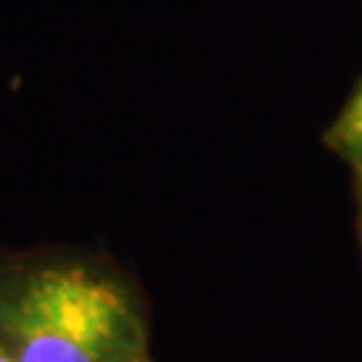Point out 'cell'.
Instances as JSON below:
<instances>
[{
	"mask_svg": "<svg viewBox=\"0 0 362 362\" xmlns=\"http://www.w3.org/2000/svg\"><path fill=\"white\" fill-rule=\"evenodd\" d=\"M0 349L13 362H156L129 274L54 247L0 252Z\"/></svg>",
	"mask_w": 362,
	"mask_h": 362,
	"instance_id": "1",
	"label": "cell"
},
{
	"mask_svg": "<svg viewBox=\"0 0 362 362\" xmlns=\"http://www.w3.org/2000/svg\"><path fill=\"white\" fill-rule=\"evenodd\" d=\"M325 145L351 169L354 177L362 175V81L344 103L336 121L327 127Z\"/></svg>",
	"mask_w": 362,
	"mask_h": 362,
	"instance_id": "2",
	"label": "cell"
},
{
	"mask_svg": "<svg viewBox=\"0 0 362 362\" xmlns=\"http://www.w3.org/2000/svg\"><path fill=\"white\" fill-rule=\"evenodd\" d=\"M354 191H357V226H360V245H362V175L354 177Z\"/></svg>",
	"mask_w": 362,
	"mask_h": 362,
	"instance_id": "3",
	"label": "cell"
},
{
	"mask_svg": "<svg viewBox=\"0 0 362 362\" xmlns=\"http://www.w3.org/2000/svg\"><path fill=\"white\" fill-rule=\"evenodd\" d=\"M0 362H13V360H11V357H8V354H6V351L0 349Z\"/></svg>",
	"mask_w": 362,
	"mask_h": 362,
	"instance_id": "4",
	"label": "cell"
}]
</instances>
